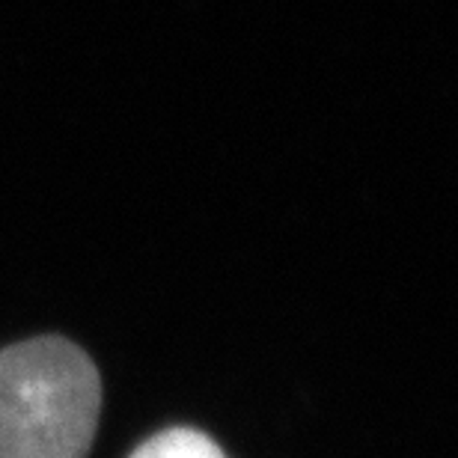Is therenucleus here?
<instances>
[{"label": "nucleus", "mask_w": 458, "mask_h": 458, "mask_svg": "<svg viewBox=\"0 0 458 458\" xmlns=\"http://www.w3.org/2000/svg\"><path fill=\"white\" fill-rule=\"evenodd\" d=\"M102 381L87 352L39 336L0 352V458H87Z\"/></svg>", "instance_id": "f257e3e1"}, {"label": "nucleus", "mask_w": 458, "mask_h": 458, "mask_svg": "<svg viewBox=\"0 0 458 458\" xmlns=\"http://www.w3.org/2000/svg\"><path fill=\"white\" fill-rule=\"evenodd\" d=\"M131 458H226L206 432L197 428H167V432L149 437L131 453Z\"/></svg>", "instance_id": "f03ea898"}]
</instances>
